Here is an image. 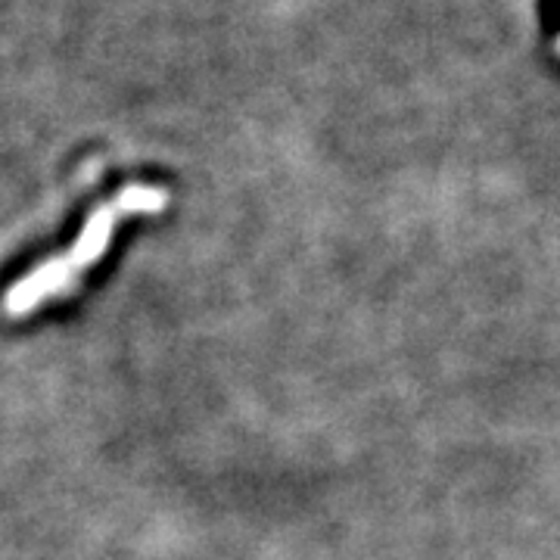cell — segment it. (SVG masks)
<instances>
[{
    "mask_svg": "<svg viewBox=\"0 0 560 560\" xmlns=\"http://www.w3.org/2000/svg\"><path fill=\"white\" fill-rule=\"evenodd\" d=\"M165 190L160 187H150V184H131L119 190L113 200H106L97 206L84 228H81L79 241L72 243L62 256L40 261L38 268H32L25 278H20L3 296V312L10 318H22V315H32L38 305H44L54 296H66L72 293L81 283V278L88 275V268L94 261H101L113 243V234L121 224V219H131V215H156L165 209Z\"/></svg>",
    "mask_w": 560,
    "mask_h": 560,
    "instance_id": "6da1fadb",
    "label": "cell"
}]
</instances>
